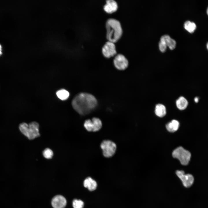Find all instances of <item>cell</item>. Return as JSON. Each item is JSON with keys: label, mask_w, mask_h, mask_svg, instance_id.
I'll list each match as a JSON object with an SVG mask.
<instances>
[{"label": "cell", "mask_w": 208, "mask_h": 208, "mask_svg": "<svg viewBox=\"0 0 208 208\" xmlns=\"http://www.w3.org/2000/svg\"><path fill=\"white\" fill-rule=\"evenodd\" d=\"M179 126V121L175 120H173L167 124L166 127L169 131L173 132L178 129Z\"/></svg>", "instance_id": "obj_16"}, {"label": "cell", "mask_w": 208, "mask_h": 208, "mask_svg": "<svg viewBox=\"0 0 208 208\" xmlns=\"http://www.w3.org/2000/svg\"><path fill=\"white\" fill-rule=\"evenodd\" d=\"M172 155L173 157L178 159L181 164L187 165L190 161L191 155L189 151L179 146L174 150Z\"/></svg>", "instance_id": "obj_4"}, {"label": "cell", "mask_w": 208, "mask_h": 208, "mask_svg": "<svg viewBox=\"0 0 208 208\" xmlns=\"http://www.w3.org/2000/svg\"><path fill=\"white\" fill-rule=\"evenodd\" d=\"M188 105L187 100L184 97H180L176 101V105L178 108L180 110L185 109Z\"/></svg>", "instance_id": "obj_14"}, {"label": "cell", "mask_w": 208, "mask_h": 208, "mask_svg": "<svg viewBox=\"0 0 208 208\" xmlns=\"http://www.w3.org/2000/svg\"><path fill=\"white\" fill-rule=\"evenodd\" d=\"M84 126L88 131L95 132L98 131L101 128L102 123L99 118H94L92 120L88 119L86 120L84 123Z\"/></svg>", "instance_id": "obj_6"}, {"label": "cell", "mask_w": 208, "mask_h": 208, "mask_svg": "<svg viewBox=\"0 0 208 208\" xmlns=\"http://www.w3.org/2000/svg\"><path fill=\"white\" fill-rule=\"evenodd\" d=\"M176 174L181 180L183 185L185 187H190L193 183L194 178L192 174H185L184 172L182 170L177 171Z\"/></svg>", "instance_id": "obj_7"}, {"label": "cell", "mask_w": 208, "mask_h": 208, "mask_svg": "<svg viewBox=\"0 0 208 208\" xmlns=\"http://www.w3.org/2000/svg\"><path fill=\"white\" fill-rule=\"evenodd\" d=\"M155 113L156 115L159 117H162L164 116L166 113V107L162 104H157L155 107Z\"/></svg>", "instance_id": "obj_15"}, {"label": "cell", "mask_w": 208, "mask_h": 208, "mask_svg": "<svg viewBox=\"0 0 208 208\" xmlns=\"http://www.w3.org/2000/svg\"><path fill=\"white\" fill-rule=\"evenodd\" d=\"M207 14H208V8L207 9Z\"/></svg>", "instance_id": "obj_24"}, {"label": "cell", "mask_w": 208, "mask_h": 208, "mask_svg": "<svg viewBox=\"0 0 208 208\" xmlns=\"http://www.w3.org/2000/svg\"><path fill=\"white\" fill-rule=\"evenodd\" d=\"M184 28L189 32L191 33L193 32L196 28L195 24L190 21H187L184 25Z\"/></svg>", "instance_id": "obj_18"}, {"label": "cell", "mask_w": 208, "mask_h": 208, "mask_svg": "<svg viewBox=\"0 0 208 208\" xmlns=\"http://www.w3.org/2000/svg\"><path fill=\"white\" fill-rule=\"evenodd\" d=\"M106 38L109 41L115 43L121 38L122 30L120 22L113 18L108 19L106 21Z\"/></svg>", "instance_id": "obj_2"}, {"label": "cell", "mask_w": 208, "mask_h": 208, "mask_svg": "<svg viewBox=\"0 0 208 208\" xmlns=\"http://www.w3.org/2000/svg\"><path fill=\"white\" fill-rule=\"evenodd\" d=\"M51 203L53 208H64L66 205L67 202L63 196L57 195L53 198Z\"/></svg>", "instance_id": "obj_10"}, {"label": "cell", "mask_w": 208, "mask_h": 208, "mask_svg": "<svg viewBox=\"0 0 208 208\" xmlns=\"http://www.w3.org/2000/svg\"><path fill=\"white\" fill-rule=\"evenodd\" d=\"M43 154L44 157L47 159L51 158L53 155V151L49 148H46L43 151Z\"/></svg>", "instance_id": "obj_20"}, {"label": "cell", "mask_w": 208, "mask_h": 208, "mask_svg": "<svg viewBox=\"0 0 208 208\" xmlns=\"http://www.w3.org/2000/svg\"><path fill=\"white\" fill-rule=\"evenodd\" d=\"M118 8L117 2L114 0H107L103 6L104 11L108 13H112L116 12Z\"/></svg>", "instance_id": "obj_11"}, {"label": "cell", "mask_w": 208, "mask_h": 208, "mask_svg": "<svg viewBox=\"0 0 208 208\" xmlns=\"http://www.w3.org/2000/svg\"><path fill=\"white\" fill-rule=\"evenodd\" d=\"M97 101L92 94L86 93H80L73 99L72 104L74 109L81 115L88 114L96 106Z\"/></svg>", "instance_id": "obj_1"}, {"label": "cell", "mask_w": 208, "mask_h": 208, "mask_svg": "<svg viewBox=\"0 0 208 208\" xmlns=\"http://www.w3.org/2000/svg\"><path fill=\"white\" fill-rule=\"evenodd\" d=\"M102 51L106 58H109L115 55L117 52L114 43L109 41L106 42L102 47Z\"/></svg>", "instance_id": "obj_8"}, {"label": "cell", "mask_w": 208, "mask_h": 208, "mask_svg": "<svg viewBox=\"0 0 208 208\" xmlns=\"http://www.w3.org/2000/svg\"><path fill=\"white\" fill-rule=\"evenodd\" d=\"M19 130L29 140H33L40 136L39 125L36 122H33L29 124L23 122L19 126Z\"/></svg>", "instance_id": "obj_3"}, {"label": "cell", "mask_w": 208, "mask_h": 208, "mask_svg": "<svg viewBox=\"0 0 208 208\" xmlns=\"http://www.w3.org/2000/svg\"><path fill=\"white\" fill-rule=\"evenodd\" d=\"M159 47L160 51L162 52H164L166 49L167 46L164 41L161 38L159 43Z\"/></svg>", "instance_id": "obj_21"}, {"label": "cell", "mask_w": 208, "mask_h": 208, "mask_svg": "<svg viewBox=\"0 0 208 208\" xmlns=\"http://www.w3.org/2000/svg\"><path fill=\"white\" fill-rule=\"evenodd\" d=\"M73 206L74 208H83L84 203L80 200L74 199L73 202Z\"/></svg>", "instance_id": "obj_19"}, {"label": "cell", "mask_w": 208, "mask_h": 208, "mask_svg": "<svg viewBox=\"0 0 208 208\" xmlns=\"http://www.w3.org/2000/svg\"><path fill=\"white\" fill-rule=\"evenodd\" d=\"M199 100V98L198 96H196L194 97V102L196 103H197L198 102Z\"/></svg>", "instance_id": "obj_22"}, {"label": "cell", "mask_w": 208, "mask_h": 208, "mask_svg": "<svg viewBox=\"0 0 208 208\" xmlns=\"http://www.w3.org/2000/svg\"><path fill=\"white\" fill-rule=\"evenodd\" d=\"M83 185L90 191L95 190L97 187L96 182L90 177H88L84 180Z\"/></svg>", "instance_id": "obj_12"}, {"label": "cell", "mask_w": 208, "mask_h": 208, "mask_svg": "<svg viewBox=\"0 0 208 208\" xmlns=\"http://www.w3.org/2000/svg\"><path fill=\"white\" fill-rule=\"evenodd\" d=\"M160 38L164 41L166 46H168L170 49L173 50L175 48L176 42L169 35L166 34L164 35L161 36Z\"/></svg>", "instance_id": "obj_13"}, {"label": "cell", "mask_w": 208, "mask_h": 208, "mask_svg": "<svg viewBox=\"0 0 208 208\" xmlns=\"http://www.w3.org/2000/svg\"><path fill=\"white\" fill-rule=\"evenodd\" d=\"M114 63L116 68L120 70H125L128 65V60L124 55L121 54H118L115 56L114 60Z\"/></svg>", "instance_id": "obj_9"}, {"label": "cell", "mask_w": 208, "mask_h": 208, "mask_svg": "<svg viewBox=\"0 0 208 208\" xmlns=\"http://www.w3.org/2000/svg\"><path fill=\"white\" fill-rule=\"evenodd\" d=\"M56 94L57 97L62 100L67 99L69 96L68 92L64 89H62L57 91L56 92Z\"/></svg>", "instance_id": "obj_17"}, {"label": "cell", "mask_w": 208, "mask_h": 208, "mask_svg": "<svg viewBox=\"0 0 208 208\" xmlns=\"http://www.w3.org/2000/svg\"><path fill=\"white\" fill-rule=\"evenodd\" d=\"M207 49H208V43H207Z\"/></svg>", "instance_id": "obj_25"}, {"label": "cell", "mask_w": 208, "mask_h": 208, "mask_svg": "<svg viewBox=\"0 0 208 208\" xmlns=\"http://www.w3.org/2000/svg\"><path fill=\"white\" fill-rule=\"evenodd\" d=\"M101 147L103 155L109 157L112 156L116 152V146L113 142L109 140H105L101 144Z\"/></svg>", "instance_id": "obj_5"}, {"label": "cell", "mask_w": 208, "mask_h": 208, "mask_svg": "<svg viewBox=\"0 0 208 208\" xmlns=\"http://www.w3.org/2000/svg\"><path fill=\"white\" fill-rule=\"evenodd\" d=\"M2 54L1 52V46L0 44V55Z\"/></svg>", "instance_id": "obj_23"}]
</instances>
